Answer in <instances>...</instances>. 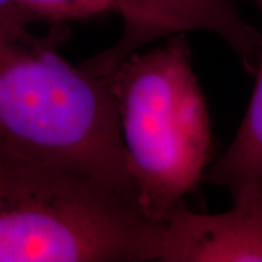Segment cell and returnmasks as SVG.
I'll return each instance as SVG.
<instances>
[{"mask_svg":"<svg viewBox=\"0 0 262 262\" xmlns=\"http://www.w3.org/2000/svg\"><path fill=\"white\" fill-rule=\"evenodd\" d=\"M122 19L121 37L105 51L82 63L95 76L111 73L125 58L159 39L210 32L223 39L248 72L256 69L261 31L245 20L234 0H111Z\"/></svg>","mask_w":262,"mask_h":262,"instance_id":"4","label":"cell"},{"mask_svg":"<svg viewBox=\"0 0 262 262\" xmlns=\"http://www.w3.org/2000/svg\"><path fill=\"white\" fill-rule=\"evenodd\" d=\"M232 196L220 214L179 207L163 223L159 262H262V181Z\"/></svg>","mask_w":262,"mask_h":262,"instance_id":"5","label":"cell"},{"mask_svg":"<svg viewBox=\"0 0 262 262\" xmlns=\"http://www.w3.org/2000/svg\"><path fill=\"white\" fill-rule=\"evenodd\" d=\"M162 236L120 191L0 151V262L159 261Z\"/></svg>","mask_w":262,"mask_h":262,"instance_id":"2","label":"cell"},{"mask_svg":"<svg viewBox=\"0 0 262 262\" xmlns=\"http://www.w3.org/2000/svg\"><path fill=\"white\" fill-rule=\"evenodd\" d=\"M178 34L103 76L117 105L137 204L165 223L206 177L213 133L191 50Z\"/></svg>","mask_w":262,"mask_h":262,"instance_id":"3","label":"cell"},{"mask_svg":"<svg viewBox=\"0 0 262 262\" xmlns=\"http://www.w3.org/2000/svg\"><path fill=\"white\" fill-rule=\"evenodd\" d=\"M58 32L46 39L0 27V151L99 181L137 203L111 88L58 53Z\"/></svg>","mask_w":262,"mask_h":262,"instance_id":"1","label":"cell"},{"mask_svg":"<svg viewBox=\"0 0 262 262\" xmlns=\"http://www.w3.org/2000/svg\"><path fill=\"white\" fill-rule=\"evenodd\" d=\"M114 13L111 0H0V25L28 28L34 24L63 27Z\"/></svg>","mask_w":262,"mask_h":262,"instance_id":"7","label":"cell"},{"mask_svg":"<svg viewBox=\"0 0 262 262\" xmlns=\"http://www.w3.org/2000/svg\"><path fill=\"white\" fill-rule=\"evenodd\" d=\"M0 27H2V25H0Z\"/></svg>","mask_w":262,"mask_h":262,"instance_id":"8","label":"cell"},{"mask_svg":"<svg viewBox=\"0 0 262 262\" xmlns=\"http://www.w3.org/2000/svg\"><path fill=\"white\" fill-rule=\"evenodd\" d=\"M262 18V0H252ZM256 83L239 130L225 153L206 172L207 181L230 194L262 181V31Z\"/></svg>","mask_w":262,"mask_h":262,"instance_id":"6","label":"cell"}]
</instances>
